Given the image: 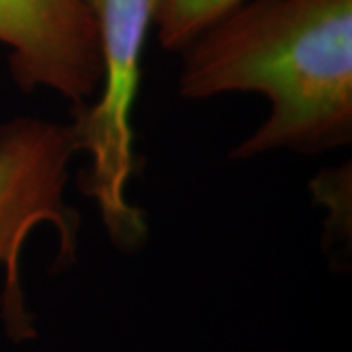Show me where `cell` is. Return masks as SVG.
<instances>
[{"instance_id":"cell-2","label":"cell","mask_w":352,"mask_h":352,"mask_svg":"<svg viewBox=\"0 0 352 352\" xmlns=\"http://www.w3.org/2000/svg\"><path fill=\"white\" fill-rule=\"evenodd\" d=\"M96 28L102 82L94 102L75 112L80 153L88 157L85 192L116 245L139 247L147 223L127 198L135 170L133 106L155 0H82Z\"/></svg>"},{"instance_id":"cell-1","label":"cell","mask_w":352,"mask_h":352,"mask_svg":"<svg viewBox=\"0 0 352 352\" xmlns=\"http://www.w3.org/2000/svg\"><path fill=\"white\" fill-rule=\"evenodd\" d=\"M184 98L258 92L270 113L233 159L352 138V0H247L182 47Z\"/></svg>"},{"instance_id":"cell-4","label":"cell","mask_w":352,"mask_h":352,"mask_svg":"<svg viewBox=\"0 0 352 352\" xmlns=\"http://www.w3.org/2000/svg\"><path fill=\"white\" fill-rule=\"evenodd\" d=\"M0 43L22 90L50 88L78 112L100 88L96 28L82 0H0Z\"/></svg>"},{"instance_id":"cell-3","label":"cell","mask_w":352,"mask_h":352,"mask_svg":"<svg viewBox=\"0 0 352 352\" xmlns=\"http://www.w3.org/2000/svg\"><path fill=\"white\" fill-rule=\"evenodd\" d=\"M78 147L75 124L12 118L0 124V268L4 270L2 321L14 342L34 339V319L22 288L20 258L39 226L57 233V261L73 263L80 221L65 190Z\"/></svg>"},{"instance_id":"cell-5","label":"cell","mask_w":352,"mask_h":352,"mask_svg":"<svg viewBox=\"0 0 352 352\" xmlns=\"http://www.w3.org/2000/svg\"><path fill=\"white\" fill-rule=\"evenodd\" d=\"M247 0H155L153 28L166 50H182L204 28Z\"/></svg>"}]
</instances>
